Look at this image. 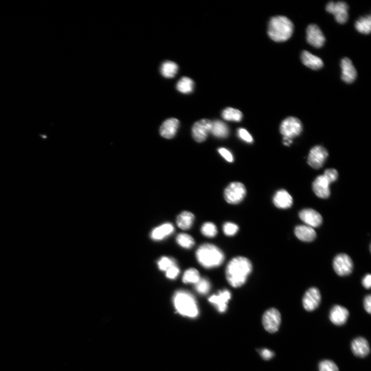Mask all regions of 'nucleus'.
<instances>
[{"label": "nucleus", "instance_id": "obj_11", "mask_svg": "<svg viewBox=\"0 0 371 371\" xmlns=\"http://www.w3.org/2000/svg\"><path fill=\"white\" fill-rule=\"evenodd\" d=\"M321 295L316 287L309 288L303 296L302 303L304 308L309 312L316 310L320 305Z\"/></svg>", "mask_w": 371, "mask_h": 371}, {"label": "nucleus", "instance_id": "obj_25", "mask_svg": "<svg viewBox=\"0 0 371 371\" xmlns=\"http://www.w3.org/2000/svg\"><path fill=\"white\" fill-rule=\"evenodd\" d=\"M211 133L215 137L219 139H225L228 137L230 131L225 123L220 120L212 122Z\"/></svg>", "mask_w": 371, "mask_h": 371}, {"label": "nucleus", "instance_id": "obj_39", "mask_svg": "<svg viewBox=\"0 0 371 371\" xmlns=\"http://www.w3.org/2000/svg\"><path fill=\"white\" fill-rule=\"evenodd\" d=\"M238 136L239 138L244 141L252 143L253 142V139L251 134L243 128H240L238 130Z\"/></svg>", "mask_w": 371, "mask_h": 371}, {"label": "nucleus", "instance_id": "obj_27", "mask_svg": "<svg viewBox=\"0 0 371 371\" xmlns=\"http://www.w3.org/2000/svg\"><path fill=\"white\" fill-rule=\"evenodd\" d=\"M178 69L179 67L175 62L166 61L161 66L160 71L165 78H172L176 76Z\"/></svg>", "mask_w": 371, "mask_h": 371}, {"label": "nucleus", "instance_id": "obj_36", "mask_svg": "<svg viewBox=\"0 0 371 371\" xmlns=\"http://www.w3.org/2000/svg\"><path fill=\"white\" fill-rule=\"evenodd\" d=\"M318 367L319 371H339L337 365L332 361L328 360L321 361Z\"/></svg>", "mask_w": 371, "mask_h": 371}, {"label": "nucleus", "instance_id": "obj_23", "mask_svg": "<svg viewBox=\"0 0 371 371\" xmlns=\"http://www.w3.org/2000/svg\"><path fill=\"white\" fill-rule=\"evenodd\" d=\"M301 60L304 65L313 70H319L324 65L323 60L320 57L307 51L302 52Z\"/></svg>", "mask_w": 371, "mask_h": 371}, {"label": "nucleus", "instance_id": "obj_38", "mask_svg": "<svg viewBox=\"0 0 371 371\" xmlns=\"http://www.w3.org/2000/svg\"><path fill=\"white\" fill-rule=\"evenodd\" d=\"M323 176L330 184L331 183H333L337 180L338 173L335 169H328L325 172Z\"/></svg>", "mask_w": 371, "mask_h": 371}, {"label": "nucleus", "instance_id": "obj_9", "mask_svg": "<svg viewBox=\"0 0 371 371\" xmlns=\"http://www.w3.org/2000/svg\"><path fill=\"white\" fill-rule=\"evenodd\" d=\"M348 9V4L344 2H330L326 7V11L332 14L336 21L340 24L347 22L349 18Z\"/></svg>", "mask_w": 371, "mask_h": 371}, {"label": "nucleus", "instance_id": "obj_8", "mask_svg": "<svg viewBox=\"0 0 371 371\" xmlns=\"http://www.w3.org/2000/svg\"><path fill=\"white\" fill-rule=\"evenodd\" d=\"M332 265L334 270L340 277L350 275L354 268L352 258L344 253L338 254L334 258Z\"/></svg>", "mask_w": 371, "mask_h": 371}, {"label": "nucleus", "instance_id": "obj_41", "mask_svg": "<svg viewBox=\"0 0 371 371\" xmlns=\"http://www.w3.org/2000/svg\"><path fill=\"white\" fill-rule=\"evenodd\" d=\"M218 152L223 157L228 161V162H233V155L229 150L227 149V148L224 147L220 148L218 149Z\"/></svg>", "mask_w": 371, "mask_h": 371}, {"label": "nucleus", "instance_id": "obj_22", "mask_svg": "<svg viewBox=\"0 0 371 371\" xmlns=\"http://www.w3.org/2000/svg\"><path fill=\"white\" fill-rule=\"evenodd\" d=\"M274 203L278 208H289L293 204L292 197L285 190H279L274 196Z\"/></svg>", "mask_w": 371, "mask_h": 371}, {"label": "nucleus", "instance_id": "obj_2", "mask_svg": "<svg viewBox=\"0 0 371 371\" xmlns=\"http://www.w3.org/2000/svg\"><path fill=\"white\" fill-rule=\"evenodd\" d=\"M293 30V24L289 18L278 16L272 18L270 20L268 34L272 40L280 43L288 41L291 37Z\"/></svg>", "mask_w": 371, "mask_h": 371}, {"label": "nucleus", "instance_id": "obj_6", "mask_svg": "<svg viewBox=\"0 0 371 371\" xmlns=\"http://www.w3.org/2000/svg\"><path fill=\"white\" fill-rule=\"evenodd\" d=\"M302 130V122L299 119L293 117L284 119L280 127V132L283 138L290 139L299 136Z\"/></svg>", "mask_w": 371, "mask_h": 371}, {"label": "nucleus", "instance_id": "obj_18", "mask_svg": "<svg viewBox=\"0 0 371 371\" xmlns=\"http://www.w3.org/2000/svg\"><path fill=\"white\" fill-rule=\"evenodd\" d=\"M342 80L346 83H353L357 77V71L352 61L348 57L343 58L341 61Z\"/></svg>", "mask_w": 371, "mask_h": 371}, {"label": "nucleus", "instance_id": "obj_7", "mask_svg": "<svg viewBox=\"0 0 371 371\" xmlns=\"http://www.w3.org/2000/svg\"><path fill=\"white\" fill-rule=\"evenodd\" d=\"M262 323L265 329L271 333L278 332L281 323V316L277 309H269L264 314Z\"/></svg>", "mask_w": 371, "mask_h": 371}, {"label": "nucleus", "instance_id": "obj_30", "mask_svg": "<svg viewBox=\"0 0 371 371\" xmlns=\"http://www.w3.org/2000/svg\"><path fill=\"white\" fill-rule=\"evenodd\" d=\"M177 89L182 93H190L193 91L194 82L189 78L183 77L178 82Z\"/></svg>", "mask_w": 371, "mask_h": 371}, {"label": "nucleus", "instance_id": "obj_28", "mask_svg": "<svg viewBox=\"0 0 371 371\" xmlns=\"http://www.w3.org/2000/svg\"><path fill=\"white\" fill-rule=\"evenodd\" d=\"M356 29L360 33L364 34H369L371 30V15L361 17L355 23Z\"/></svg>", "mask_w": 371, "mask_h": 371}, {"label": "nucleus", "instance_id": "obj_40", "mask_svg": "<svg viewBox=\"0 0 371 371\" xmlns=\"http://www.w3.org/2000/svg\"><path fill=\"white\" fill-rule=\"evenodd\" d=\"M180 273V269L178 265H176L166 271V277L171 279H175L178 277Z\"/></svg>", "mask_w": 371, "mask_h": 371}, {"label": "nucleus", "instance_id": "obj_10", "mask_svg": "<svg viewBox=\"0 0 371 371\" xmlns=\"http://www.w3.org/2000/svg\"><path fill=\"white\" fill-rule=\"evenodd\" d=\"M328 156V153L325 148L322 146H316L309 154L308 163L314 169H320L324 165Z\"/></svg>", "mask_w": 371, "mask_h": 371}, {"label": "nucleus", "instance_id": "obj_31", "mask_svg": "<svg viewBox=\"0 0 371 371\" xmlns=\"http://www.w3.org/2000/svg\"><path fill=\"white\" fill-rule=\"evenodd\" d=\"M177 242L179 245L183 248L190 249L195 244V241L190 235L185 233H179L176 238Z\"/></svg>", "mask_w": 371, "mask_h": 371}, {"label": "nucleus", "instance_id": "obj_19", "mask_svg": "<svg viewBox=\"0 0 371 371\" xmlns=\"http://www.w3.org/2000/svg\"><path fill=\"white\" fill-rule=\"evenodd\" d=\"M180 125V121L176 118L167 119L160 127L159 131L160 135L167 139H171L174 138Z\"/></svg>", "mask_w": 371, "mask_h": 371}, {"label": "nucleus", "instance_id": "obj_29", "mask_svg": "<svg viewBox=\"0 0 371 371\" xmlns=\"http://www.w3.org/2000/svg\"><path fill=\"white\" fill-rule=\"evenodd\" d=\"M222 117L227 121L240 122L242 119L243 115L240 110L228 107L223 111Z\"/></svg>", "mask_w": 371, "mask_h": 371}, {"label": "nucleus", "instance_id": "obj_26", "mask_svg": "<svg viewBox=\"0 0 371 371\" xmlns=\"http://www.w3.org/2000/svg\"><path fill=\"white\" fill-rule=\"evenodd\" d=\"M194 215L188 211H184L177 217V224L179 228L183 230L190 229L194 220Z\"/></svg>", "mask_w": 371, "mask_h": 371}, {"label": "nucleus", "instance_id": "obj_12", "mask_svg": "<svg viewBox=\"0 0 371 371\" xmlns=\"http://www.w3.org/2000/svg\"><path fill=\"white\" fill-rule=\"evenodd\" d=\"M212 122L208 119H202L194 123L192 129L194 139L197 142L204 141L211 131Z\"/></svg>", "mask_w": 371, "mask_h": 371}, {"label": "nucleus", "instance_id": "obj_32", "mask_svg": "<svg viewBox=\"0 0 371 371\" xmlns=\"http://www.w3.org/2000/svg\"><path fill=\"white\" fill-rule=\"evenodd\" d=\"M200 278L199 271L194 268H190L185 272L182 280L185 283L195 284Z\"/></svg>", "mask_w": 371, "mask_h": 371}, {"label": "nucleus", "instance_id": "obj_21", "mask_svg": "<svg viewBox=\"0 0 371 371\" xmlns=\"http://www.w3.org/2000/svg\"><path fill=\"white\" fill-rule=\"evenodd\" d=\"M294 233L297 238L304 242L313 241L317 237L314 229L308 226H297L294 229Z\"/></svg>", "mask_w": 371, "mask_h": 371}, {"label": "nucleus", "instance_id": "obj_13", "mask_svg": "<svg viewBox=\"0 0 371 371\" xmlns=\"http://www.w3.org/2000/svg\"><path fill=\"white\" fill-rule=\"evenodd\" d=\"M306 39L309 44L317 48L323 46L325 42L323 32L316 24H311L307 27Z\"/></svg>", "mask_w": 371, "mask_h": 371}, {"label": "nucleus", "instance_id": "obj_3", "mask_svg": "<svg viewBox=\"0 0 371 371\" xmlns=\"http://www.w3.org/2000/svg\"><path fill=\"white\" fill-rule=\"evenodd\" d=\"M197 262L206 269L220 266L225 261L224 253L216 245L205 243L202 244L196 252Z\"/></svg>", "mask_w": 371, "mask_h": 371}, {"label": "nucleus", "instance_id": "obj_44", "mask_svg": "<svg viewBox=\"0 0 371 371\" xmlns=\"http://www.w3.org/2000/svg\"><path fill=\"white\" fill-rule=\"evenodd\" d=\"M363 285L368 289H370L371 287V276L370 274L367 275L363 279Z\"/></svg>", "mask_w": 371, "mask_h": 371}, {"label": "nucleus", "instance_id": "obj_24", "mask_svg": "<svg viewBox=\"0 0 371 371\" xmlns=\"http://www.w3.org/2000/svg\"><path fill=\"white\" fill-rule=\"evenodd\" d=\"M175 231L173 226L167 223L159 227L155 228L152 232V238L156 240H160L170 236Z\"/></svg>", "mask_w": 371, "mask_h": 371}, {"label": "nucleus", "instance_id": "obj_43", "mask_svg": "<svg viewBox=\"0 0 371 371\" xmlns=\"http://www.w3.org/2000/svg\"><path fill=\"white\" fill-rule=\"evenodd\" d=\"M364 307L366 311L369 314L371 313V295H367L364 300Z\"/></svg>", "mask_w": 371, "mask_h": 371}, {"label": "nucleus", "instance_id": "obj_17", "mask_svg": "<svg viewBox=\"0 0 371 371\" xmlns=\"http://www.w3.org/2000/svg\"><path fill=\"white\" fill-rule=\"evenodd\" d=\"M351 348L353 354L357 357L365 358L370 353L368 340L362 337H357L352 341Z\"/></svg>", "mask_w": 371, "mask_h": 371}, {"label": "nucleus", "instance_id": "obj_34", "mask_svg": "<svg viewBox=\"0 0 371 371\" xmlns=\"http://www.w3.org/2000/svg\"><path fill=\"white\" fill-rule=\"evenodd\" d=\"M201 231L204 236L209 238L215 237L218 232L216 226L212 222L205 223L201 228Z\"/></svg>", "mask_w": 371, "mask_h": 371}, {"label": "nucleus", "instance_id": "obj_42", "mask_svg": "<svg viewBox=\"0 0 371 371\" xmlns=\"http://www.w3.org/2000/svg\"><path fill=\"white\" fill-rule=\"evenodd\" d=\"M260 354H261L264 360L269 361L271 360L275 356V354L273 351H272L267 349H264L260 350Z\"/></svg>", "mask_w": 371, "mask_h": 371}, {"label": "nucleus", "instance_id": "obj_37", "mask_svg": "<svg viewBox=\"0 0 371 371\" xmlns=\"http://www.w3.org/2000/svg\"><path fill=\"white\" fill-rule=\"evenodd\" d=\"M224 233L227 236H232L236 234L239 228L236 224L232 222H227L223 227Z\"/></svg>", "mask_w": 371, "mask_h": 371}, {"label": "nucleus", "instance_id": "obj_33", "mask_svg": "<svg viewBox=\"0 0 371 371\" xmlns=\"http://www.w3.org/2000/svg\"><path fill=\"white\" fill-rule=\"evenodd\" d=\"M195 290L199 294L205 295L209 293L211 288L210 281L206 278H201L195 284Z\"/></svg>", "mask_w": 371, "mask_h": 371}, {"label": "nucleus", "instance_id": "obj_35", "mask_svg": "<svg viewBox=\"0 0 371 371\" xmlns=\"http://www.w3.org/2000/svg\"><path fill=\"white\" fill-rule=\"evenodd\" d=\"M176 265H177L176 260L168 257L161 258L158 262L159 269L163 271H167L170 268Z\"/></svg>", "mask_w": 371, "mask_h": 371}, {"label": "nucleus", "instance_id": "obj_20", "mask_svg": "<svg viewBox=\"0 0 371 371\" xmlns=\"http://www.w3.org/2000/svg\"><path fill=\"white\" fill-rule=\"evenodd\" d=\"M329 185L324 176H319L313 183V190L320 198L327 199L330 193Z\"/></svg>", "mask_w": 371, "mask_h": 371}, {"label": "nucleus", "instance_id": "obj_4", "mask_svg": "<svg viewBox=\"0 0 371 371\" xmlns=\"http://www.w3.org/2000/svg\"><path fill=\"white\" fill-rule=\"evenodd\" d=\"M173 301L178 313L183 316L194 318L199 313L194 296L187 291H177L173 296Z\"/></svg>", "mask_w": 371, "mask_h": 371}, {"label": "nucleus", "instance_id": "obj_14", "mask_svg": "<svg viewBox=\"0 0 371 371\" xmlns=\"http://www.w3.org/2000/svg\"><path fill=\"white\" fill-rule=\"evenodd\" d=\"M350 313L346 308L336 305L332 307L329 313L331 323L336 326H342L347 323Z\"/></svg>", "mask_w": 371, "mask_h": 371}, {"label": "nucleus", "instance_id": "obj_5", "mask_svg": "<svg viewBox=\"0 0 371 371\" xmlns=\"http://www.w3.org/2000/svg\"><path fill=\"white\" fill-rule=\"evenodd\" d=\"M246 194V188L242 183L232 182L225 189L224 195L228 203L237 204L244 199Z\"/></svg>", "mask_w": 371, "mask_h": 371}, {"label": "nucleus", "instance_id": "obj_1", "mask_svg": "<svg viewBox=\"0 0 371 371\" xmlns=\"http://www.w3.org/2000/svg\"><path fill=\"white\" fill-rule=\"evenodd\" d=\"M252 269V264L249 259L242 256L234 257L226 268L228 281L232 287H240L245 283Z\"/></svg>", "mask_w": 371, "mask_h": 371}, {"label": "nucleus", "instance_id": "obj_15", "mask_svg": "<svg viewBox=\"0 0 371 371\" xmlns=\"http://www.w3.org/2000/svg\"><path fill=\"white\" fill-rule=\"evenodd\" d=\"M299 217L308 226L313 228L320 227L323 222V217L316 210L311 208L301 210Z\"/></svg>", "mask_w": 371, "mask_h": 371}, {"label": "nucleus", "instance_id": "obj_16", "mask_svg": "<svg viewBox=\"0 0 371 371\" xmlns=\"http://www.w3.org/2000/svg\"><path fill=\"white\" fill-rule=\"evenodd\" d=\"M231 298V294L229 290L225 289L220 291L218 294H214L209 297L208 301L214 305L220 313L226 312L228 303Z\"/></svg>", "mask_w": 371, "mask_h": 371}]
</instances>
